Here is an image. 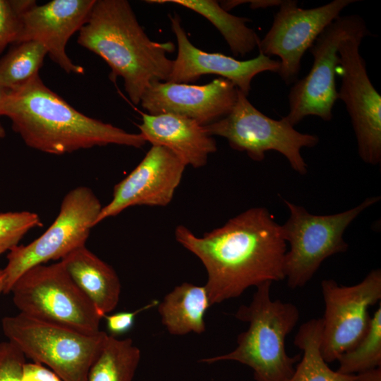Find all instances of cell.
Instances as JSON below:
<instances>
[{"mask_svg":"<svg viewBox=\"0 0 381 381\" xmlns=\"http://www.w3.org/2000/svg\"><path fill=\"white\" fill-rule=\"evenodd\" d=\"M175 238L205 266L210 306L238 297L250 286L285 279L286 242L265 207L250 208L202 237L179 225Z\"/></svg>","mask_w":381,"mask_h":381,"instance_id":"6da1fadb","label":"cell"},{"mask_svg":"<svg viewBox=\"0 0 381 381\" xmlns=\"http://www.w3.org/2000/svg\"><path fill=\"white\" fill-rule=\"evenodd\" d=\"M2 116L28 147L52 155L107 145L138 148L147 143L140 133L80 113L46 86L39 74L10 91Z\"/></svg>","mask_w":381,"mask_h":381,"instance_id":"7a4b0ae2","label":"cell"},{"mask_svg":"<svg viewBox=\"0 0 381 381\" xmlns=\"http://www.w3.org/2000/svg\"><path fill=\"white\" fill-rule=\"evenodd\" d=\"M78 43L106 61L111 80L123 79L135 104L151 84L167 81L172 70L174 60L167 54L175 50L174 44L152 41L126 0H95Z\"/></svg>","mask_w":381,"mask_h":381,"instance_id":"3957f363","label":"cell"},{"mask_svg":"<svg viewBox=\"0 0 381 381\" xmlns=\"http://www.w3.org/2000/svg\"><path fill=\"white\" fill-rule=\"evenodd\" d=\"M272 284L258 286L250 303L241 306L236 313L238 320L249 325L246 331L238 335L237 346L228 353L200 362L237 361L253 370L255 381L290 379L300 356L286 353L285 339L296 327L300 313L292 303L271 298Z\"/></svg>","mask_w":381,"mask_h":381,"instance_id":"277c9868","label":"cell"},{"mask_svg":"<svg viewBox=\"0 0 381 381\" xmlns=\"http://www.w3.org/2000/svg\"><path fill=\"white\" fill-rule=\"evenodd\" d=\"M1 327L8 341L26 358L47 367L61 381H87L90 367L107 335L103 331L84 334L20 313L4 318Z\"/></svg>","mask_w":381,"mask_h":381,"instance_id":"5b68a950","label":"cell"},{"mask_svg":"<svg viewBox=\"0 0 381 381\" xmlns=\"http://www.w3.org/2000/svg\"><path fill=\"white\" fill-rule=\"evenodd\" d=\"M11 292L15 306L26 316L87 334L100 332L102 316L61 261L30 268L15 282Z\"/></svg>","mask_w":381,"mask_h":381,"instance_id":"8992f818","label":"cell"},{"mask_svg":"<svg viewBox=\"0 0 381 381\" xmlns=\"http://www.w3.org/2000/svg\"><path fill=\"white\" fill-rule=\"evenodd\" d=\"M379 196L369 197L346 211L315 215L303 207L284 200L290 212L281 225L282 236L290 245L284 258V273L291 289L305 286L327 258L344 253L349 245L343 234L348 226L364 210L377 202Z\"/></svg>","mask_w":381,"mask_h":381,"instance_id":"52a82bcc","label":"cell"},{"mask_svg":"<svg viewBox=\"0 0 381 381\" xmlns=\"http://www.w3.org/2000/svg\"><path fill=\"white\" fill-rule=\"evenodd\" d=\"M102 208L90 188L78 186L71 190L64 196L55 220L40 236L9 250L3 269L6 276L4 293H10L15 282L30 268L50 260H61L75 249L85 246Z\"/></svg>","mask_w":381,"mask_h":381,"instance_id":"ba28073f","label":"cell"},{"mask_svg":"<svg viewBox=\"0 0 381 381\" xmlns=\"http://www.w3.org/2000/svg\"><path fill=\"white\" fill-rule=\"evenodd\" d=\"M204 128L210 135L225 138L232 149L246 152L257 162L262 161L268 151L278 152L302 175L308 167L301 149L315 147L319 142L317 135L297 131L283 117L275 120L265 115L239 90L230 113Z\"/></svg>","mask_w":381,"mask_h":381,"instance_id":"9c48e42d","label":"cell"},{"mask_svg":"<svg viewBox=\"0 0 381 381\" xmlns=\"http://www.w3.org/2000/svg\"><path fill=\"white\" fill-rule=\"evenodd\" d=\"M361 33L370 34L357 14L339 16L320 33L309 49L313 63L308 73L294 83L288 95L289 112L283 118L294 126L308 116L325 121L332 119L337 99L335 76L342 40Z\"/></svg>","mask_w":381,"mask_h":381,"instance_id":"30bf717a","label":"cell"},{"mask_svg":"<svg viewBox=\"0 0 381 381\" xmlns=\"http://www.w3.org/2000/svg\"><path fill=\"white\" fill-rule=\"evenodd\" d=\"M321 290L325 309L320 351L329 363L353 349L366 334L371 319L369 308L381 299V270H371L352 286L324 279Z\"/></svg>","mask_w":381,"mask_h":381,"instance_id":"8fae6325","label":"cell"},{"mask_svg":"<svg viewBox=\"0 0 381 381\" xmlns=\"http://www.w3.org/2000/svg\"><path fill=\"white\" fill-rule=\"evenodd\" d=\"M370 34L347 37L339 44L336 73L341 79L337 99L346 105L362 160L377 165L381 162V97L372 84L360 54L362 40Z\"/></svg>","mask_w":381,"mask_h":381,"instance_id":"7c38bea8","label":"cell"},{"mask_svg":"<svg viewBox=\"0 0 381 381\" xmlns=\"http://www.w3.org/2000/svg\"><path fill=\"white\" fill-rule=\"evenodd\" d=\"M356 0H334L313 8L298 7L295 0L282 1L272 25L258 44L260 54L279 58L278 74L288 85L295 83L302 57L340 13Z\"/></svg>","mask_w":381,"mask_h":381,"instance_id":"4fadbf2b","label":"cell"},{"mask_svg":"<svg viewBox=\"0 0 381 381\" xmlns=\"http://www.w3.org/2000/svg\"><path fill=\"white\" fill-rule=\"evenodd\" d=\"M186 164L171 150L152 145L138 165L114 188L97 224L135 205H167L179 185Z\"/></svg>","mask_w":381,"mask_h":381,"instance_id":"5bb4252c","label":"cell"},{"mask_svg":"<svg viewBox=\"0 0 381 381\" xmlns=\"http://www.w3.org/2000/svg\"><path fill=\"white\" fill-rule=\"evenodd\" d=\"M238 91L231 81L223 78L201 85L161 81L145 90L140 103L148 114H171L206 126L230 113Z\"/></svg>","mask_w":381,"mask_h":381,"instance_id":"9a60e30c","label":"cell"},{"mask_svg":"<svg viewBox=\"0 0 381 381\" xmlns=\"http://www.w3.org/2000/svg\"><path fill=\"white\" fill-rule=\"evenodd\" d=\"M95 0H52L43 5L34 3L21 14L15 42H39L51 59L68 73L83 74V67L74 64L66 49L69 39L86 23Z\"/></svg>","mask_w":381,"mask_h":381,"instance_id":"2e32d148","label":"cell"},{"mask_svg":"<svg viewBox=\"0 0 381 381\" xmlns=\"http://www.w3.org/2000/svg\"><path fill=\"white\" fill-rule=\"evenodd\" d=\"M171 28L178 44L169 82L186 83L197 80L205 74H215L231 81L248 97L253 78L262 72L278 73L279 60L262 54L253 59L240 61L221 53H208L195 47L188 40L178 15L169 16Z\"/></svg>","mask_w":381,"mask_h":381,"instance_id":"e0dca14e","label":"cell"},{"mask_svg":"<svg viewBox=\"0 0 381 381\" xmlns=\"http://www.w3.org/2000/svg\"><path fill=\"white\" fill-rule=\"evenodd\" d=\"M140 134L152 145L164 147L185 164L200 168L217 150L215 140L195 121L171 114H143Z\"/></svg>","mask_w":381,"mask_h":381,"instance_id":"ac0fdd59","label":"cell"},{"mask_svg":"<svg viewBox=\"0 0 381 381\" xmlns=\"http://www.w3.org/2000/svg\"><path fill=\"white\" fill-rule=\"evenodd\" d=\"M60 261L102 318L117 306L121 283L112 267L85 246L75 249Z\"/></svg>","mask_w":381,"mask_h":381,"instance_id":"d6986e66","label":"cell"},{"mask_svg":"<svg viewBox=\"0 0 381 381\" xmlns=\"http://www.w3.org/2000/svg\"><path fill=\"white\" fill-rule=\"evenodd\" d=\"M210 303L205 286L184 282L158 304L162 323L174 335L205 331V314Z\"/></svg>","mask_w":381,"mask_h":381,"instance_id":"ffe728a7","label":"cell"},{"mask_svg":"<svg viewBox=\"0 0 381 381\" xmlns=\"http://www.w3.org/2000/svg\"><path fill=\"white\" fill-rule=\"evenodd\" d=\"M147 2L174 3L202 15L220 32L235 56H245L258 47L260 39L253 29L246 25L250 19L230 14L222 8L217 1L154 0Z\"/></svg>","mask_w":381,"mask_h":381,"instance_id":"44dd1931","label":"cell"},{"mask_svg":"<svg viewBox=\"0 0 381 381\" xmlns=\"http://www.w3.org/2000/svg\"><path fill=\"white\" fill-rule=\"evenodd\" d=\"M322 332V318L309 320L300 326L294 344L303 355L288 381H354L355 375L333 370L324 360L320 351Z\"/></svg>","mask_w":381,"mask_h":381,"instance_id":"7402d4cb","label":"cell"},{"mask_svg":"<svg viewBox=\"0 0 381 381\" xmlns=\"http://www.w3.org/2000/svg\"><path fill=\"white\" fill-rule=\"evenodd\" d=\"M140 350L131 339L107 334L92 363L87 381H132L140 360Z\"/></svg>","mask_w":381,"mask_h":381,"instance_id":"603a6c76","label":"cell"},{"mask_svg":"<svg viewBox=\"0 0 381 381\" xmlns=\"http://www.w3.org/2000/svg\"><path fill=\"white\" fill-rule=\"evenodd\" d=\"M47 51L36 41L18 44L0 59V86L10 91L39 74Z\"/></svg>","mask_w":381,"mask_h":381,"instance_id":"cb8c5ba5","label":"cell"},{"mask_svg":"<svg viewBox=\"0 0 381 381\" xmlns=\"http://www.w3.org/2000/svg\"><path fill=\"white\" fill-rule=\"evenodd\" d=\"M338 371L346 375L381 367V305L371 316L369 327L363 339L337 360Z\"/></svg>","mask_w":381,"mask_h":381,"instance_id":"d4e9b609","label":"cell"},{"mask_svg":"<svg viewBox=\"0 0 381 381\" xmlns=\"http://www.w3.org/2000/svg\"><path fill=\"white\" fill-rule=\"evenodd\" d=\"M42 225L40 217L34 212L0 213V255L18 246L30 230Z\"/></svg>","mask_w":381,"mask_h":381,"instance_id":"484cf974","label":"cell"},{"mask_svg":"<svg viewBox=\"0 0 381 381\" xmlns=\"http://www.w3.org/2000/svg\"><path fill=\"white\" fill-rule=\"evenodd\" d=\"M33 0H0V54L15 43L22 13L35 3Z\"/></svg>","mask_w":381,"mask_h":381,"instance_id":"4316f807","label":"cell"},{"mask_svg":"<svg viewBox=\"0 0 381 381\" xmlns=\"http://www.w3.org/2000/svg\"><path fill=\"white\" fill-rule=\"evenodd\" d=\"M25 358L12 342H1L0 381H23Z\"/></svg>","mask_w":381,"mask_h":381,"instance_id":"83f0119b","label":"cell"},{"mask_svg":"<svg viewBox=\"0 0 381 381\" xmlns=\"http://www.w3.org/2000/svg\"><path fill=\"white\" fill-rule=\"evenodd\" d=\"M159 301L153 300L140 308L134 311H122L111 315H105L107 329L109 335L116 337L128 332L133 327L135 317L143 311L158 306Z\"/></svg>","mask_w":381,"mask_h":381,"instance_id":"f1b7e54d","label":"cell"},{"mask_svg":"<svg viewBox=\"0 0 381 381\" xmlns=\"http://www.w3.org/2000/svg\"><path fill=\"white\" fill-rule=\"evenodd\" d=\"M23 381H61L51 370L37 363L25 365Z\"/></svg>","mask_w":381,"mask_h":381,"instance_id":"f546056e","label":"cell"},{"mask_svg":"<svg viewBox=\"0 0 381 381\" xmlns=\"http://www.w3.org/2000/svg\"><path fill=\"white\" fill-rule=\"evenodd\" d=\"M354 381H381V367L356 374Z\"/></svg>","mask_w":381,"mask_h":381,"instance_id":"4dcf8cb0","label":"cell"},{"mask_svg":"<svg viewBox=\"0 0 381 381\" xmlns=\"http://www.w3.org/2000/svg\"><path fill=\"white\" fill-rule=\"evenodd\" d=\"M282 1L281 0H251V1H238V4L249 3L252 9L266 8L279 6Z\"/></svg>","mask_w":381,"mask_h":381,"instance_id":"1f68e13d","label":"cell"},{"mask_svg":"<svg viewBox=\"0 0 381 381\" xmlns=\"http://www.w3.org/2000/svg\"><path fill=\"white\" fill-rule=\"evenodd\" d=\"M9 92L10 90L0 86V116H2L4 106L8 97Z\"/></svg>","mask_w":381,"mask_h":381,"instance_id":"d6a6232c","label":"cell"},{"mask_svg":"<svg viewBox=\"0 0 381 381\" xmlns=\"http://www.w3.org/2000/svg\"><path fill=\"white\" fill-rule=\"evenodd\" d=\"M6 276L3 269H0V294L4 293L5 287Z\"/></svg>","mask_w":381,"mask_h":381,"instance_id":"836d02e7","label":"cell"},{"mask_svg":"<svg viewBox=\"0 0 381 381\" xmlns=\"http://www.w3.org/2000/svg\"><path fill=\"white\" fill-rule=\"evenodd\" d=\"M5 130L3 126L0 123V141L1 139H3L5 136Z\"/></svg>","mask_w":381,"mask_h":381,"instance_id":"e575fe53","label":"cell"}]
</instances>
